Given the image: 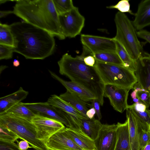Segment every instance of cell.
<instances>
[{
    "mask_svg": "<svg viewBox=\"0 0 150 150\" xmlns=\"http://www.w3.org/2000/svg\"><path fill=\"white\" fill-rule=\"evenodd\" d=\"M10 26L14 38V52L26 59H43L54 52V36L48 31L24 21Z\"/></svg>",
    "mask_w": 150,
    "mask_h": 150,
    "instance_id": "cell-1",
    "label": "cell"
},
{
    "mask_svg": "<svg viewBox=\"0 0 150 150\" xmlns=\"http://www.w3.org/2000/svg\"><path fill=\"white\" fill-rule=\"evenodd\" d=\"M57 63L61 75L89 90L95 95L100 105H103L105 85L95 67L88 66L77 56L74 57L68 53L63 55Z\"/></svg>",
    "mask_w": 150,
    "mask_h": 150,
    "instance_id": "cell-2",
    "label": "cell"
},
{
    "mask_svg": "<svg viewBox=\"0 0 150 150\" xmlns=\"http://www.w3.org/2000/svg\"><path fill=\"white\" fill-rule=\"evenodd\" d=\"M114 21L116 33L113 39L118 42L132 59L136 61L144 55L145 52L137 38L132 22L124 13L120 11L116 14Z\"/></svg>",
    "mask_w": 150,
    "mask_h": 150,
    "instance_id": "cell-3",
    "label": "cell"
},
{
    "mask_svg": "<svg viewBox=\"0 0 150 150\" xmlns=\"http://www.w3.org/2000/svg\"><path fill=\"white\" fill-rule=\"evenodd\" d=\"M0 125L11 130L20 139L27 141L35 150H48L37 137L36 128L30 121L12 114H0Z\"/></svg>",
    "mask_w": 150,
    "mask_h": 150,
    "instance_id": "cell-4",
    "label": "cell"
},
{
    "mask_svg": "<svg viewBox=\"0 0 150 150\" xmlns=\"http://www.w3.org/2000/svg\"><path fill=\"white\" fill-rule=\"evenodd\" d=\"M94 67L105 85L130 90L137 82L134 72L123 66L96 61Z\"/></svg>",
    "mask_w": 150,
    "mask_h": 150,
    "instance_id": "cell-5",
    "label": "cell"
},
{
    "mask_svg": "<svg viewBox=\"0 0 150 150\" xmlns=\"http://www.w3.org/2000/svg\"><path fill=\"white\" fill-rule=\"evenodd\" d=\"M15 1L16 3L13 7V14L25 22L48 31L36 0Z\"/></svg>",
    "mask_w": 150,
    "mask_h": 150,
    "instance_id": "cell-6",
    "label": "cell"
},
{
    "mask_svg": "<svg viewBox=\"0 0 150 150\" xmlns=\"http://www.w3.org/2000/svg\"><path fill=\"white\" fill-rule=\"evenodd\" d=\"M62 32L66 37L73 38L79 35L83 28L85 18L78 7L58 15Z\"/></svg>",
    "mask_w": 150,
    "mask_h": 150,
    "instance_id": "cell-7",
    "label": "cell"
},
{
    "mask_svg": "<svg viewBox=\"0 0 150 150\" xmlns=\"http://www.w3.org/2000/svg\"><path fill=\"white\" fill-rule=\"evenodd\" d=\"M42 13L48 31L60 40L65 38L62 32L58 15L53 0H36Z\"/></svg>",
    "mask_w": 150,
    "mask_h": 150,
    "instance_id": "cell-8",
    "label": "cell"
},
{
    "mask_svg": "<svg viewBox=\"0 0 150 150\" xmlns=\"http://www.w3.org/2000/svg\"><path fill=\"white\" fill-rule=\"evenodd\" d=\"M31 121L35 127L38 138L45 144L53 134L65 127L57 120L38 115H35Z\"/></svg>",
    "mask_w": 150,
    "mask_h": 150,
    "instance_id": "cell-9",
    "label": "cell"
},
{
    "mask_svg": "<svg viewBox=\"0 0 150 150\" xmlns=\"http://www.w3.org/2000/svg\"><path fill=\"white\" fill-rule=\"evenodd\" d=\"M36 115L57 120L68 127L71 125L67 114L59 108L49 104L47 102L34 103H23Z\"/></svg>",
    "mask_w": 150,
    "mask_h": 150,
    "instance_id": "cell-10",
    "label": "cell"
},
{
    "mask_svg": "<svg viewBox=\"0 0 150 150\" xmlns=\"http://www.w3.org/2000/svg\"><path fill=\"white\" fill-rule=\"evenodd\" d=\"M81 41L83 47L92 53L116 52V43L113 38L82 34Z\"/></svg>",
    "mask_w": 150,
    "mask_h": 150,
    "instance_id": "cell-11",
    "label": "cell"
},
{
    "mask_svg": "<svg viewBox=\"0 0 150 150\" xmlns=\"http://www.w3.org/2000/svg\"><path fill=\"white\" fill-rule=\"evenodd\" d=\"M130 89L110 84L105 85L104 97L108 98L116 111L122 113L127 108V99Z\"/></svg>",
    "mask_w": 150,
    "mask_h": 150,
    "instance_id": "cell-12",
    "label": "cell"
},
{
    "mask_svg": "<svg viewBox=\"0 0 150 150\" xmlns=\"http://www.w3.org/2000/svg\"><path fill=\"white\" fill-rule=\"evenodd\" d=\"M117 124H103L94 141L96 150H115L117 141Z\"/></svg>",
    "mask_w": 150,
    "mask_h": 150,
    "instance_id": "cell-13",
    "label": "cell"
},
{
    "mask_svg": "<svg viewBox=\"0 0 150 150\" xmlns=\"http://www.w3.org/2000/svg\"><path fill=\"white\" fill-rule=\"evenodd\" d=\"M45 144L51 150H83L71 139L65 127L52 136Z\"/></svg>",
    "mask_w": 150,
    "mask_h": 150,
    "instance_id": "cell-14",
    "label": "cell"
},
{
    "mask_svg": "<svg viewBox=\"0 0 150 150\" xmlns=\"http://www.w3.org/2000/svg\"><path fill=\"white\" fill-rule=\"evenodd\" d=\"M136 61L137 67L134 73L137 82L142 88L150 93V54L145 52Z\"/></svg>",
    "mask_w": 150,
    "mask_h": 150,
    "instance_id": "cell-15",
    "label": "cell"
},
{
    "mask_svg": "<svg viewBox=\"0 0 150 150\" xmlns=\"http://www.w3.org/2000/svg\"><path fill=\"white\" fill-rule=\"evenodd\" d=\"M49 71L52 77L60 83L67 91L75 94L84 101L91 102L95 99H97L93 93L80 84L71 81H65L54 73L49 70Z\"/></svg>",
    "mask_w": 150,
    "mask_h": 150,
    "instance_id": "cell-16",
    "label": "cell"
},
{
    "mask_svg": "<svg viewBox=\"0 0 150 150\" xmlns=\"http://www.w3.org/2000/svg\"><path fill=\"white\" fill-rule=\"evenodd\" d=\"M135 18L132 21L136 30L150 25V0L142 1L139 4Z\"/></svg>",
    "mask_w": 150,
    "mask_h": 150,
    "instance_id": "cell-17",
    "label": "cell"
},
{
    "mask_svg": "<svg viewBox=\"0 0 150 150\" xmlns=\"http://www.w3.org/2000/svg\"><path fill=\"white\" fill-rule=\"evenodd\" d=\"M65 129L73 141L83 150L96 149L94 140L82 130L68 127H65Z\"/></svg>",
    "mask_w": 150,
    "mask_h": 150,
    "instance_id": "cell-18",
    "label": "cell"
},
{
    "mask_svg": "<svg viewBox=\"0 0 150 150\" xmlns=\"http://www.w3.org/2000/svg\"><path fill=\"white\" fill-rule=\"evenodd\" d=\"M28 92L22 87L16 91L0 98V114L4 113L13 106L25 99Z\"/></svg>",
    "mask_w": 150,
    "mask_h": 150,
    "instance_id": "cell-19",
    "label": "cell"
},
{
    "mask_svg": "<svg viewBox=\"0 0 150 150\" xmlns=\"http://www.w3.org/2000/svg\"><path fill=\"white\" fill-rule=\"evenodd\" d=\"M117 141L115 150H130L128 121L127 119L123 123L117 122Z\"/></svg>",
    "mask_w": 150,
    "mask_h": 150,
    "instance_id": "cell-20",
    "label": "cell"
},
{
    "mask_svg": "<svg viewBox=\"0 0 150 150\" xmlns=\"http://www.w3.org/2000/svg\"><path fill=\"white\" fill-rule=\"evenodd\" d=\"M126 110V117L128 121L130 150H140L139 126L138 122L130 109Z\"/></svg>",
    "mask_w": 150,
    "mask_h": 150,
    "instance_id": "cell-21",
    "label": "cell"
},
{
    "mask_svg": "<svg viewBox=\"0 0 150 150\" xmlns=\"http://www.w3.org/2000/svg\"><path fill=\"white\" fill-rule=\"evenodd\" d=\"M47 102L50 105L61 110L70 115L81 119L88 118L57 95H51Z\"/></svg>",
    "mask_w": 150,
    "mask_h": 150,
    "instance_id": "cell-22",
    "label": "cell"
},
{
    "mask_svg": "<svg viewBox=\"0 0 150 150\" xmlns=\"http://www.w3.org/2000/svg\"><path fill=\"white\" fill-rule=\"evenodd\" d=\"M103 125L98 120L94 117L83 119L81 128L83 132L93 140L98 137Z\"/></svg>",
    "mask_w": 150,
    "mask_h": 150,
    "instance_id": "cell-23",
    "label": "cell"
},
{
    "mask_svg": "<svg viewBox=\"0 0 150 150\" xmlns=\"http://www.w3.org/2000/svg\"><path fill=\"white\" fill-rule=\"evenodd\" d=\"M59 96L63 100L87 117L86 115V113L88 109L86 102L82 100L75 94L67 91L60 94Z\"/></svg>",
    "mask_w": 150,
    "mask_h": 150,
    "instance_id": "cell-24",
    "label": "cell"
},
{
    "mask_svg": "<svg viewBox=\"0 0 150 150\" xmlns=\"http://www.w3.org/2000/svg\"><path fill=\"white\" fill-rule=\"evenodd\" d=\"M92 55L96 61L123 66V63L116 52H103L92 53L87 51L86 55Z\"/></svg>",
    "mask_w": 150,
    "mask_h": 150,
    "instance_id": "cell-25",
    "label": "cell"
},
{
    "mask_svg": "<svg viewBox=\"0 0 150 150\" xmlns=\"http://www.w3.org/2000/svg\"><path fill=\"white\" fill-rule=\"evenodd\" d=\"M115 40L116 45V52L122 61L124 66L134 72L136 69V61L132 59L123 46L118 42Z\"/></svg>",
    "mask_w": 150,
    "mask_h": 150,
    "instance_id": "cell-26",
    "label": "cell"
},
{
    "mask_svg": "<svg viewBox=\"0 0 150 150\" xmlns=\"http://www.w3.org/2000/svg\"><path fill=\"white\" fill-rule=\"evenodd\" d=\"M4 113L12 114L30 121L36 115L30 109L25 106L23 103L21 102L13 106Z\"/></svg>",
    "mask_w": 150,
    "mask_h": 150,
    "instance_id": "cell-27",
    "label": "cell"
},
{
    "mask_svg": "<svg viewBox=\"0 0 150 150\" xmlns=\"http://www.w3.org/2000/svg\"><path fill=\"white\" fill-rule=\"evenodd\" d=\"M136 118L139 126L143 129L149 130L150 126V110L147 109L145 111H140L127 107Z\"/></svg>",
    "mask_w": 150,
    "mask_h": 150,
    "instance_id": "cell-28",
    "label": "cell"
},
{
    "mask_svg": "<svg viewBox=\"0 0 150 150\" xmlns=\"http://www.w3.org/2000/svg\"><path fill=\"white\" fill-rule=\"evenodd\" d=\"M0 45L14 47V38L10 25L0 23Z\"/></svg>",
    "mask_w": 150,
    "mask_h": 150,
    "instance_id": "cell-29",
    "label": "cell"
},
{
    "mask_svg": "<svg viewBox=\"0 0 150 150\" xmlns=\"http://www.w3.org/2000/svg\"><path fill=\"white\" fill-rule=\"evenodd\" d=\"M53 1L58 15L70 11L74 7L71 0H53Z\"/></svg>",
    "mask_w": 150,
    "mask_h": 150,
    "instance_id": "cell-30",
    "label": "cell"
},
{
    "mask_svg": "<svg viewBox=\"0 0 150 150\" xmlns=\"http://www.w3.org/2000/svg\"><path fill=\"white\" fill-rule=\"evenodd\" d=\"M18 139L19 137L13 132L0 125V140L14 142Z\"/></svg>",
    "mask_w": 150,
    "mask_h": 150,
    "instance_id": "cell-31",
    "label": "cell"
},
{
    "mask_svg": "<svg viewBox=\"0 0 150 150\" xmlns=\"http://www.w3.org/2000/svg\"><path fill=\"white\" fill-rule=\"evenodd\" d=\"M109 8H116L119 11L124 13H128L130 14L135 16L130 9V4L129 0H122L119 1L116 4L107 7Z\"/></svg>",
    "mask_w": 150,
    "mask_h": 150,
    "instance_id": "cell-32",
    "label": "cell"
},
{
    "mask_svg": "<svg viewBox=\"0 0 150 150\" xmlns=\"http://www.w3.org/2000/svg\"><path fill=\"white\" fill-rule=\"evenodd\" d=\"M139 149L140 150H141L150 141V132L149 130L143 129L139 126Z\"/></svg>",
    "mask_w": 150,
    "mask_h": 150,
    "instance_id": "cell-33",
    "label": "cell"
},
{
    "mask_svg": "<svg viewBox=\"0 0 150 150\" xmlns=\"http://www.w3.org/2000/svg\"><path fill=\"white\" fill-rule=\"evenodd\" d=\"M13 52V47L0 45V60L8 59L12 58Z\"/></svg>",
    "mask_w": 150,
    "mask_h": 150,
    "instance_id": "cell-34",
    "label": "cell"
},
{
    "mask_svg": "<svg viewBox=\"0 0 150 150\" xmlns=\"http://www.w3.org/2000/svg\"><path fill=\"white\" fill-rule=\"evenodd\" d=\"M137 98L146 105L147 108L150 105V93L148 91H140L137 93Z\"/></svg>",
    "mask_w": 150,
    "mask_h": 150,
    "instance_id": "cell-35",
    "label": "cell"
},
{
    "mask_svg": "<svg viewBox=\"0 0 150 150\" xmlns=\"http://www.w3.org/2000/svg\"><path fill=\"white\" fill-rule=\"evenodd\" d=\"M0 150H20L14 142L0 140Z\"/></svg>",
    "mask_w": 150,
    "mask_h": 150,
    "instance_id": "cell-36",
    "label": "cell"
},
{
    "mask_svg": "<svg viewBox=\"0 0 150 150\" xmlns=\"http://www.w3.org/2000/svg\"><path fill=\"white\" fill-rule=\"evenodd\" d=\"M77 57L80 59L82 60L86 65L92 67H94L96 61L92 55L88 54L85 56L81 55Z\"/></svg>",
    "mask_w": 150,
    "mask_h": 150,
    "instance_id": "cell-37",
    "label": "cell"
},
{
    "mask_svg": "<svg viewBox=\"0 0 150 150\" xmlns=\"http://www.w3.org/2000/svg\"><path fill=\"white\" fill-rule=\"evenodd\" d=\"M89 105L91 108L93 107L94 108L98 120H100L102 117L100 110V103L97 99H95L91 102V105Z\"/></svg>",
    "mask_w": 150,
    "mask_h": 150,
    "instance_id": "cell-38",
    "label": "cell"
},
{
    "mask_svg": "<svg viewBox=\"0 0 150 150\" xmlns=\"http://www.w3.org/2000/svg\"><path fill=\"white\" fill-rule=\"evenodd\" d=\"M138 37L144 39L150 43V32L145 30H141L137 32Z\"/></svg>",
    "mask_w": 150,
    "mask_h": 150,
    "instance_id": "cell-39",
    "label": "cell"
},
{
    "mask_svg": "<svg viewBox=\"0 0 150 150\" xmlns=\"http://www.w3.org/2000/svg\"><path fill=\"white\" fill-rule=\"evenodd\" d=\"M29 144L27 141L23 140L18 142V146L20 150H27L28 148L32 147Z\"/></svg>",
    "mask_w": 150,
    "mask_h": 150,
    "instance_id": "cell-40",
    "label": "cell"
},
{
    "mask_svg": "<svg viewBox=\"0 0 150 150\" xmlns=\"http://www.w3.org/2000/svg\"><path fill=\"white\" fill-rule=\"evenodd\" d=\"M95 114L96 110L94 108L92 107L87 110L86 113V115L89 118L91 119L94 117Z\"/></svg>",
    "mask_w": 150,
    "mask_h": 150,
    "instance_id": "cell-41",
    "label": "cell"
},
{
    "mask_svg": "<svg viewBox=\"0 0 150 150\" xmlns=\"http://www.w3.org/2000/svg\"><path fill=\"white\" fill-rule=\"evenodd\" d=\"M12 13H13V11H0V18L6 17L7 15Z\"/></svg>",
    "mask_w": 150,
    "mask_h": 150,
    "instance_id": "cell-42",
    "label": "cell"
},
{
    "mask_svg": "<svg viewBox=\"0 0 150 150\" xmlns=\"http://www.w3.org/2000/svg\"><path fill=\"white\" fill-rule=\"evenodd\" d=\"M133 89L137 92L140 91H147L142 88L140 85L137 82L134 85Z\"/></svg>",
    "mask_w": 150,
    "mask_h": 150,
    "instance_id": "cell-43",
    "label": "cell"
},
{
    "mask_svg": "<svg viewBox=\"0 0 150 150\" xmlns=\"http://www.w3.org/2000/svg\"><path fill=\"white\" fill-rule=\"evenodd\" d=\"M13 66L16 67L19 66L20 65V63L19 61L16 59H14L13 62Z\"/></svg>",
    "mask_w": 150,
    "mask_h": 150,
    "instance_id": "cell-44",
    "label": "cell"
},
{
    "mask_svg": "<svg viewBox=\"0 0 150 150\" xmlns=\"http://www.w3.org/2000/svg\"><path fill=\"white\" fill-rule=\"evenodd\" d=\"M141 150H150V141L141 149Z\"/></svg>",
    "mask_w": 150,
    "mask_h": 150,
    "instance_id": "cell-45",
    "label": "cell"
},
{
    "mask_svg": "<svg viewBox=\"0 0 150 150\" xmlns=\"http://www.w3.org/2000/svg\"><path fill=\"white\" fill-rule=\"evenodd\" d=\"M137 92L134 90L131 94L132 98L133 99L137 98Z\"/></svg>",
    "mask_w": 150,
    "mask_h": 150,
    "instance_id": "cell-46",
    "label": "cell"
},
{
    "mask_svg": "<svg viewBox=\"0 0 150 150\" xmlns=\"http://www.w3.org/2000/svg\"><path fill=\"white\" fill-rule=\"evenodd\" d=\"M133 101L135 103H137L139 102L140 100L137 98L133 99Z\"/></svg>",
    "mask_w": 150,
    "mask_h": 150,
    "instance_id": "cell-47",
    "label": "cell"
},
{
    "mask_svg": "<svg viewBox=\"0 0 150 150\" xmlns=\"http://www.w3.org/2000/svg\"><path fill=\"white\" fill-rule=\"evenodd\" d=\"M8 1L7 0H0V4H3L4 3H5L6 1Z\"/></svg>",
    "mask_w": 150,
    "mask_h": 150,
    "instance_id": "cell-48",
    "label": "cell"
},
{
    "mask_svg": "<svg viewBox=\"0 0 150 150\" xmlns=\"http://www.w3.org/2000/svg\"><path fill=\"white\" fill-rule=\"evenodd\" d=\"M89 150H96V149H93Z\"/></svg>",
    "mask_w": 150,
    "mask_h": 150,
    "instance_id": "cell-49",
    "label": "cell"
},
{
    "mask_svg": "<svg viewBox=\"0 0 150 150\" xmlns=\"http://www.w3.org/2000/svg\"><path fill=\"white\" fill-rule=\"evenodd\" d=\"M149 131L150 132V126H149Z\"/></svg>",
    "mask_w": 150,
    "mask_h": 150,
    "instance_id": "cell-50",
    "label": "cell"
},
{
    "mask_svg": "<svg viewBox=\"0 0 150 150\" xmlns=\"http://www.w3.org/2000/svg\"><path fill=\"white\" fill-rule=\"evenodd\" d=\"M48 150H50V149H48Z\"/></svg>",
    "mask_w": 150,
    "mask_h": 150,
    "instance_id": "cell-51",
    "label": "cell"
},
{
    "mask_svg": "<svg viewBox=\"0 0 150 150\" xmlns=\"http://www.w3.org/2000/svg\"></svg>",
    "mask_w": 150,
    "mask_h": 150,
    "instance_id": "cell-52",
    "label": "cell"
}]
</instances>
